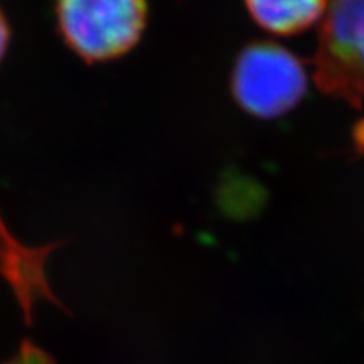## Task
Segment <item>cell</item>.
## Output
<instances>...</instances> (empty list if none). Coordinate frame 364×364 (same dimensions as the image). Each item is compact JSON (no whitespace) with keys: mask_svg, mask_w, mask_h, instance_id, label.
I'll return each instance as SVG.
<instances>
[{"mask_svg":"<svg viewBox=\"0 0 364 364\" xmlns=\"http://www.w3.org/2000/svg\"><path fill=\"white\" fill-rule=\"evenodd\" d=\"M54 9L66 44L88 63L124 56L147 22L145 0H54Z\"/></svg>","mask_w":364,"mask_h":364,"instance_id":"cell-1","label":"cell"},{"mask_svg":"<svg viewBox=\"0 0 364 364\" xmlns=\"http://www.w3.org/2000/svg\"><path fill=\"white\" fill-rule=\"evenodd\" d=\"M231 90L245 112L272 120L294 110L306 97L307 73L289 49L275 43H253L236 59Z\"/></svg>","mask_w":364,"mask_h":364,"instance_id":"cell-2","label":"cell"},{"mask_svg":"<svg viewBox=\"0 0 364 364\" xmlns=\"http://www.w3.org/2000/svg\"><path fill=\"white\" fill-rule=\"evenodd\" d=\"M314 66V78L326 95L363 107L364 0H329Z\"/></svg>","mask_w":364,"mask_h":364,"instance_id":"cell-3","label":"cell"},{"mask_svg":"<svg viewBox=\"0 0 364 364\" xmlns=\"http://www.w3.org/2000/svg\"><path fill=\"white\" fill-rule=\"evenodd\" d=\"M245 4L262 29L277 36H294L317 24L329 0H245Z\"/></svg>","mask_w":364,"mask_h":364,"instance_id":"cell-4","label":"cell"},{"mask_svg":"<svg viewBox=\"0 0 364 364\" xmlns=\"http://www.w3.org/2000/svg\"><path fill=\"white\" fill-rule=\"evenodd\" d=\"M7 364H56L54 359L46 354L43 349H39L38 346L24 343L21 346V349L17 351L14 359H11Z\"/></svg>","mask_w":364,"mask_h":364,"instance_id":"cell-5","label":"cell"},{"mask_svg":"<svg viewBox=\"0 0 364 364\" xmlns=\"http://www.w3.org/2000/svg\"><path fill=\"white\" fill-rule=\"evenodd\" d=\"M9 41H11V31H9V24L4 12L0 11V61L6 56Z\"/></svg>","mask_w":364,"mask_h":364,"instance_id":"cell-6","label":"cell"}]
</instances>
